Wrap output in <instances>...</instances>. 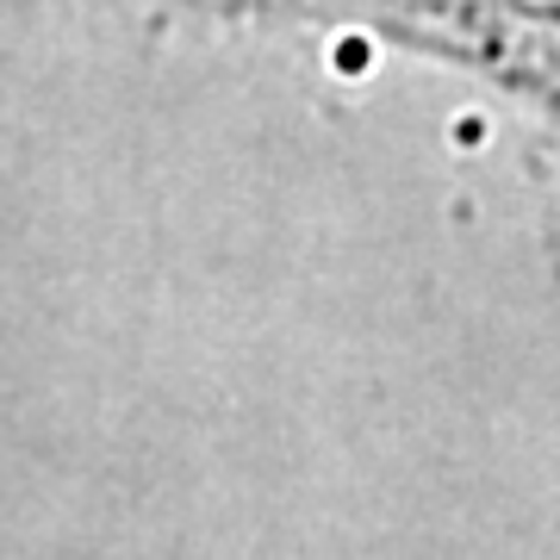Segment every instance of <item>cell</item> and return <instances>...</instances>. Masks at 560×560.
Here are the masks:
<instances>
[{"label":"cell","instance_id":"cell-1","mask_svg":"<svg viewBox=\"0 0 560 560\" xmlns=\"http://www.w3.org/2000/svg\"><path fill=\"white\" fill-rule=\"evenodd\" d=\"M249 20H349L499 81L560 131V0H194Z\"/></svg>","mask_w":560,"mask_h":560}]
</instances>
